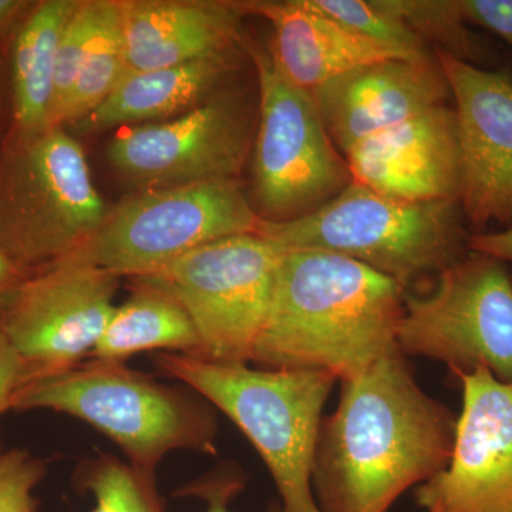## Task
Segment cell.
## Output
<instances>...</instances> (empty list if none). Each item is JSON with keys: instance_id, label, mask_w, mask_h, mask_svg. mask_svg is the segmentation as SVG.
Instances as JSON below:
<instances>
[{"instance_id": "7c38bea8", "label": "cell", "mask_w": 512, "mask_h": 512, "mask_svg": "<svg viewBox=\"0 0 512 512\" xmlns=\"http://www.w3.org/2000/svg\"><path fill=\"white\" fill-rule=\"evenodd\" d=\"M255 131L248 100L221 90L174 119L121 128L107 147V160L143 190L237 180Z\"/></svg>"}, {"instance_id": "ac0fdd59", "label": "cell", "mask_w": 512, "mask_h": 512, "mask_svg": "<svg viewBox=\"0 0 512 512\" xmlns=\"http://www.w3.org/2000/svg\"><path fill=\"white\" fill-rule=\"evenodd\" d=\"M248 15L271 23L274 42L269 49L282 74L306 92L386 59H406L389 47L372 42L312 8L308 0L247 2Z\"/></svg>"}, {"instance_id": "ba28073f", "label": "cell", "mask_w": 512, "mask_h": 512, "mask_svg": "<svg viewBox=\"0 0 512 512\" xmlns=\"http://www.w3.org/2000/svg\"><path fill=\"white\" fill-rule=\"evenodd\" d=\"M249 53L259 86L252 160L255 205L264 221L296 220L345 190L352 175L312 93L289 82L265 47H249Z\"/></svg>"}, {"instance_id": "4dcf8cb0", "label": "cell", "mask_w": 512, "mask_h": 512, "mask_svg": "<svg viewBox=\"0 0 512 512\" xmlns=\"http://www.w3.org/2000/svg\"><path fill=\"white\" fill-rule=\"evenodd\" d=\"M468 249L500 259L510 269L512 278V225L503 231L470 234Z\"/></svg>"}, {"instance_id": "ffe728a7", "label": "cell", "mask_w": 512, "mask_h": 512, "mask_svg": "<svg viewBox=\"0 0 512 512\" xmlns=\"http://www.w3.org/2000/svg\"><path fill=\"white\" fill-rule=\"evenodd\" d=\"M79 5L80 0L37 2L16 28L9 67L13 133L50 127L57 49Z\"/></svg>"}, {"instance_id": "8992f818", "label": "cell", "mask_w": 512, "mask_h": 512, "mask_svg": "<svg viewBox=\"0 0 512 512\" xmlns=\"http://www.w3.org/2000/svg\"><path fill=\"white\" fill-rule=\"evenodd\" d=\"M107 211L82 146L64 127L13 133L0 151V252L23 274L79 251Z\"/></svg>"}, {"instance_id": "cb8c5ba5", "label": "cell", "mask_w": 512, "mask_h": 512, "mask_svg": "<svg viewBox=\"0 0 512 512\" xmlns=\"http://www.w3.org/2000/svg\"><path fill=\"white\" fill-rule=\"evenodd\" d=\"M393 8L409 28L436 52L485 67L490 52L464 19L460 0H392Z\"/></svg>"}, {"instance_id": "f1b7e54d", "label": "cell", "mask_w": 512, "mask_h": 512, "mask_svg": "<svg viewBox=\"0 0 512 512\" xmlns=\"http://www.w3.org/2000/svg\"><path fill=\"white\" fill-rule=\"evenodd\" d=\"M468 25L490 30L512 49V0H460Z\"/></svg>"}, {"instance_id": "7402d4cb", "label": "cell", "mask_w": 512, "mask_h": 512, "mask_svg": "<svg viewBox=\"0 0 512 512\" xmlns=\"http://www.w3.org/2000/svg\"><path fill=\"white\" fill-rule=\"evenodd\" d=\"M126 74V47L121 25V0L113 8L93 40L77 74L69 100L60 116L59 127L76 124L100 106L119 86Z\"/></svg>"}, {"instance_id": "5bb4252c", "label": "cell", "mask_w": 512, "mask_h": 512, "mask_svg": "<svg viewBox=\"0 0 512 512\" xmlns=\"http://www.w3.org/2000/svg\"><path fill=\"white\" fill-rule=\"evenodd\" d=\"M454 101L464 220L480 234L512 225V76L436 52Z\"/></svg>"}, {"instance_id": "2e32d148", "label": "cell", "mask_w": 512, "mask_h": 512, "mask_svg": "<svg viewBox=\"0 0 512 512\" xmlns=\"http://www.w3.org/2000/svg\"><path fill=\"white\" fill-rule=\"evenodd\" d=\"M312 96L343 156L360 141L451 100L437 55L366 64L323 84Z\"/></svg>"}, {"instance_id": "836d02e7", "label": "cell", "mask_w": 512, "mask_h": 512, "mask_svg": "<svg viewBox=\"0 0 512 512\" xmlns=\"http://www.w3.org/2000/svg\"><path fill=\"white\" fill-rule=\"evenodd\" d=\"M6 86H10V77L6 64L0 56V111H2L3 99H5Z\"/></svg>"}, {"instance_id": "f546056e", "label": "cell", "mask_w": 512, "mask_h": 512, "mask_svg": "<svg viewBox=\"0 0 512 512\" xmlns=\"http://www.w3.org/2000/svg\"><path fill=\"white\" fill-rule=\"evenodd\" d=\"M29 379L28 366L9 339L0 332V416L12 410L15 397Z\"/></svg>"}, {"instance_id": "5b68a950", "label": "cell", "mask_w": 512, "mask_h": 512, "mask_svg": "<svg viewBox=\"0 0 512 512\" xmlns=\"http://www.w3.org/2000/svg\"><path fill=\"white\" fill-rule=\"evenodd\" d=\"M460 202H414L352 181L311 214L286 222L262 220L256 234L279 251L346 256L389 276L407 292L468 252Z\"/></svg>"}, {"instance_id": "d4e9b609", "label": "cell", "mask_w": 512, "mask_h": 512, "mask_svg": "<svg viewBox=\"0 0 512 512\" xmlns=\"http://www.w3.org/2000/svg\"><path fill=\"white\" fill-rule=\"evenodd\" d=\"M309 5L360 36L410 60H431L424 43L393 8L392 0H308Z\"/></svg>"}, {"instance_id": "9a60e30c", "label": "cell", "mask_w": 512, "mask_h": 512, "mask_svg": "<svg viewBox=\"0 0 512 512\" xmlns=\"http://www.w3.org/2000/svg\"><path fill=\"white\" fill-rule=\"evenodd\" d=\"M352 181L404 201L460 202L463 163L456 113L434 107L345 154Z\"/></svg>"}, {"instance_id": "8fae6325", "label": "cell", "mask_w": 512, "mask_h": 512, "mask_svg": "<svg viewBox=\"0 0 512 512\" xmlns=\"http://www.w3.org/2000/svg\"><path fill=\"white\" fill-rule=\"evenodd\" d=\"M120 279L72 259L23 276L0 305V332L30 379L66 372L92 355L116 308Z\"/></svg>"}, {"instance_id": "484cf974", "label": "cell", "mask_w": 512, "mask_h": 512, "mask_svg": "<svg viewBox=\"0 0 512 512\" xmlns=\"http://www.w3.org/2000/svg\"><path fill=\"white\" fill-rule=\"evenodd\" d=\"M114 0H80L67 22L57 49L50 127H59L60 116L69 100L77 74L93 40L113 8Z\"/></svg>"}, {"instance_id": "9c48e42d", "label": "cell", "mask_w": 512, "mask_h": 512, "mask_svg": "<svg viewBox=\"0 0 512 512\" xmlns=\"http://www.w3.org/2000/svg\"><path fill=\"white\" fill-rule=\"evenodd\" d=\"M397 346L404 356L485 367L512 380V278L500 259L470 251L436 276L431 291L404 293Z\"/></svg>"}, {"instance_id": "83f0119b", "label": "cell", "mask_w": 512, "mask_h": 512, "mask_svg": "<svg viewBox=\"0 0 512 512\" xmlns=\"http://www.w3.org/2000/svg\"><path fill=\"white\" fill-rule=\"evenodd\" d=\"M244 473L237 464H222L192 483L178 488V497H194L204 501L205 512H232L231 504L245 488ZM266 512H285L279 501L269 505Z\"/></svg>"}, {"instance_id": "4316f807", "label": "cell", "mask_w": 512, "mask_h": 512, "mask_svg": "<svg viewBox=\"0 0 512 512\" xmlns=\"http://www.w3.org/2000/svg\"><path fill=\"white\" fill-rule=\"evenodd\" d=\"M46 471L45 461L28 450L0 453V512H37L35 491Z\"/></svg>"}, {"instance_id": "3957f363", "label": "cell", "mask_w": 512, "mask_h": 512, "mask_svg": "<svg viewBox=\"0 0 512 512\" xmlns=\"http://www.w3.org/2000/svg\"><path fill=\"white\" fill-rule=\"evenodd\" d=\"M163 375L200 394L251 441L285 512H320L313 468L322 412L338 377L319 369H252L180 353L154 357Z\"/></svg>"}, {"instance_id": "4fadbf2b", "label": "cell", "mask_w": 512, "mask_h": 512, "mask_svg": "<svg viewBox=\"0 0 512 512\" xmlns=\"http://www.w3.org/2000/svg\"><path fill=\"white\" fill-rule=\"evenodd\" d=\"M463 393L446 468L416 488L424 512H512V380L453 373Z\"/></svg>"}, {"instance_id": "1f68e13d", "label": "cell", "mask_w": 512, "mask_h": 512, "mask_svg": "<svg viewBox=\"0 0 512 512\" xmlns=\"http://www.w3.org/2000/svg\"><path fill=\"white\" fill-rule=\"evenodd\" d=\"M35 3L28 0H0V39L18 28Z\"/></svg>"}, {"instance_id": "603a6c76", "label": "cell", "mask_w": 512, "mask_h": 512, "mask_svg": "<svg viewBox=\"0 0 512 512\" xmlns=\"http://www.w3.org/2000/svg\"><path fill=\"white\" fill-rule=\"evenodd\" d=\"M74 478L80 491L93 495L90 512H167L156 474L109 453L84 460Z\"/></svg>"}, {"instance_id": "e0dca14e", "label": "cell", "mask_w": 512, "mask_h": 512, "mask_svg": "<svg viewBox=\"0 0 512 512\" xmlns=\"http://www.w3.org/2000/svg\"><path fill=\"white\" fill-rule=\"evenodd\" d=\"M247 15V2L121 0L124 76L227 52Z\"/></svg>"}, {"instance_id": "7a4b0ae2", "label": "cell", "mask_w": 512, "mask_h": 512, "mask_svg": "<svg viewBox=\"0 0 512 512\" xmlns=\"http://www.w3.org/2000/svg\"><path fill=\"white\" fill-rule=\"evenodd\" d=\"M404 293L389 276L346 256L282 252L252 362L265 369L326 370L340 382L359 375L399 350Z\"/></svg>"}, {"instance_id": "6da1fadb", "label": "cell", "mask_w": 512, "mask_h": 512, "mask_svg": "<svg viewBox=\"0 0 512 512\" xmlns=\"http://www.w3.org/2000/svg\"><path fill=\"white\" fill-rule=\"evenodd\" d=\"M457 417L417 384L399 350L342 380L320 423L313 494L320 512H389L446 468Z\"/></svg>"}, {"instance_id": "d6a6232c", "label": "cell", "mask_w": 512, "mask_h": 512, "mask_svg": "<svg viewBox=\"0 0 512 512\" xmlns=\"http://www.w3.org/2000/svg\"><path fill=\"white\" fill-rule=\"evenodd\" d=\"M23 274L12 262L0 252V305L5 301L9 292L22 281Z\"/></svg>"}, {"instance_id": "d6986e66", "label": "cell", "mask_w": 512, "mask_h": 512, "mask_svg": "<svg viewBox=\"0 0 512 512\" xmlns=\"http://www.w3.org/2000/svg\"><path fill=\"white\" fill-rule=\"evenodd\" d=\"M232 53H217L164 69L127 74L97 109L74 124L83 134L174 119L220 93Z\"/></svg>"}, {"instance_id": "277c9868", "label": "cell", "mask_w": 512, "mask_h": 512, "mask_svg": "<svg viewBox=\"0 0 512 512\" xmlns=\"http://www.w3.org/2000/svg\"><path fill=\"white\" fill-rule=\"evenodd\" d=\"M12 410H50L82 420L147 473L156 474L173 451L217 456L214 407L188 387L157 382L126 362L90 359L66 372L33 377Z\"/></svg>"}, {"instance_id": "44dd1931", "label": "cell", "mask_w": 512, "mask_h": 512, "mask_svg": "<svg viewBox=\"0 0 512 512\" xmlns=\"http://www.w3.org/2000/svg\"><path fill=\"white\" fill-rule=\"evenodd\" d=\"M201 345L187 311L150 276L133 278L126 302L114 308L90 359L126 362L143 352L198 356Z\"/></svg>"}, {"instance_id": "30bf717a", "label": "cell", "mask_w": 512, "mask_h": 512, "mask_svg": "<svg viewBox=\"0 0 512 512\" xmlns=\"http://www.w3.org/2000/svg\"><path fill=\"white\" fill-rule=\"evenodd\" d=\"M282 252L258 234L211 242L156 274L183 305L200 338V355L217 363L252 362L271 311Z\"/></svg>"}, {"instance_id": "52a82bcc", "label": "cell", "mask_w": 512, "mask_h": 512, "mask_svg": "<svg viewBox=\"0 0 512 512\" xmlns=\"http://www.w3.org/2000/svg\"><path fill=\"white\" fill-rule=\"evenodd\" d=\"M261 222L238 180L151 188L107 211L93 238L64 259L140 278L211 242L256 234Z\"/></svg>"}]
</instances>
